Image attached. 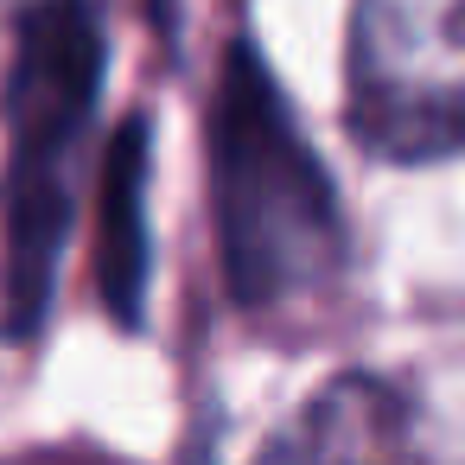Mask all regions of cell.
Returning a JSON list of instances; mask_svg holds the SVG:
<instances>
[{"label":"cell","mask_w":465,"mask_h":465,"mask_svg":"<svg viewBox=\"0 0 465 465\" xmlns=\"http://www.w3.org/2000/svg\"><path fill=\"white\" fill-rule=\"evenodd\" d=\"M344 96L382 160L465 153V0H351Z\"/></svg>","instance_id":"3"},{"label":"cell","mask_w":465,"mask_h":465,"mask_svg":"<svg viewBox=\"0 0 465 465\" xmlns=\"http://www.w3.org/2000/svg\"><path fill=\"white\" fill-rule=\"evenodd\" d=\"M147 281V134L128 122L103 166V287L122 319L141 312Z\"/></svg>","instance_id":"5"},{"label":"cell","mask_w":465,"mask_h":465,"mask_svg":"<svg viewBox=\"0 0 465 465\" xmlns=\"http://www.w3.org/2000/svg\"><path fill=\"white\" fill-rule=\"evenodd\" d=\"M255 465H446V459L408 389L351 370L331 376L319 395H306Z\"/></svg>","instance_id":"4"},{"label":"cell","mask_w":465,"mask_h":465,"mask_svg":"<svg viewBox=\"0 0 465 465\" xmlns=\"http://www.w3.org/2000/svg\"><path fill=\"white\" fill-rule=\"evenodd\" d=\"M103 90V39L84 0H45L26 14L7 77V293L26 331L52 293L71 230V179Z\"/></svg>","instance_id":"2"},{"label":"cell","mask_w":465,"mask_h":465,"mask_svg":"<svg viewBox=\"0 0 465 465\" xmlns=\"http://www.w3.org/2000/svg\"><path fill=\"white\" fill-rule=\"evenodd\" d=\"M211 192L230 293L255 319H306L344 274V217L312 141L249 45L217 77Z\"/></svg>","instance_id":"1"}]
</instances>
